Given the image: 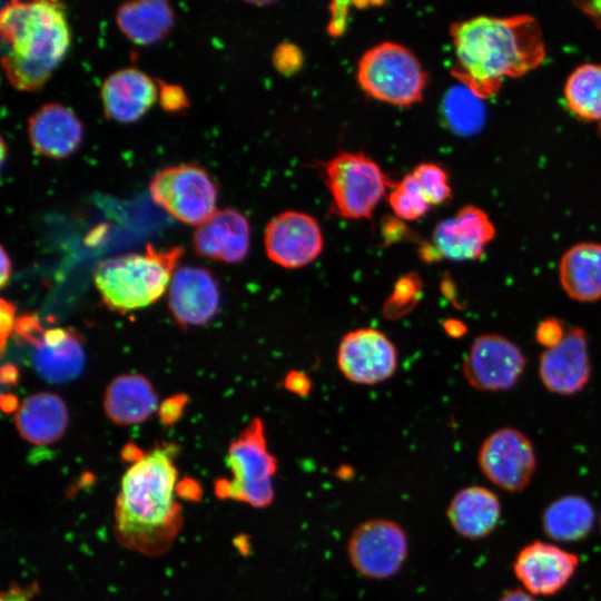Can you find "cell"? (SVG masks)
Masks as SVG:
<instances>
[{
	"instance_id": "6da1fadb",
	"label": "cell",
	"mask_w": 601,
	"mask_h": 601,
	"mask_svg": "<svg viewBox=\"0 0 601 601\" xmlns=\"http://www.w3.org/2000/svg\"><path fill=\"white\" fill-rule=\"evenodd\" d=\"M452 73L476 97L495 95L504 79L539 67L545 57L542 31L529 14L479 16L451 27Z\"/></svg>"
},
{
	"instance_id": "7a4b0ae2",
	"label": "cell",
	"mask_w": 601,
	"mask_h": 601,
	"mask_svg": "<svg viewBox=\"0 0 601 601\" xmlns=\"http://www.w3.org/2000/svg\"><path fill=\"white\" fill-rule=\"evenodd\" d=\"M176 454V445H160L126 470L115 506L116 536L126 548L156 556L176 539L183 523Z\"/></svg>"
},
{
	"instance_id": "3957f363",
	"label": "cell",
	"mask_w": 601,
	"mask_h": 601,
	"mask_svg": "<svg viewBox=\"0 0 601 601\" xmlns=\"http://www.w3.org/2000/svg\"><path fill=\"white\" fill-rule=\"evenodd\" d=\"M1 65L10 85L36 91L66 56L71 36L62 3L53 0L6 3L0 12Z\"/></svg>"
},
{
	"instance_id": "277c9868",
	"label": "cell",
	"mask_w": 601,
	"mask_h": 601,
	"mask_svg": "<svg viewBox=\"0 0 601 601\" xmlns=\"http://www.w3.org/2000/svg\"><path fill=\"white\" fill-rule=\"evenodd\" d=\"M181 255V247L158 249L148 244L144 254L100 262L93 273L95 285L112 311L126 313L148 306L165 293Z\"/></svg>"
},
{
	"instance_id": "5b68a950",
	"label": "cell",
	"mask_w": 601,
	"mask_h": 601,
	"mask_svg": "<svg viewBox=\"0 0 601 601\" xmlns=\"http://www.w3.org/2000/svg\"><path fill=\"white\" fill-rule=\"evenodd\" d=\"M227 465L230 477L217 479L215 494L255 509L268 508L275 499L274 477L278 461L269 451L264 424L255 417L229 444Z\"/></svg>"
},
{
	"instance_id": "8992f818",
	"label": "cell",
	"mask_w": 601,
	"mask_h": 601,
	"mask_svg": "<svg viewBox=\"0 0 601 601\" xmlns=\"http://www.w3.org/2000/svg\"><path fill=\"white\" fill-rule=\"evenodd\" d=\"M357 82L372 98L411 106L423 98L427 76L405 46L384 41L366 50L357 63Z\"/></svg>"
},
{
	"instance_id": "52a82bcc",
	"label": "cell",
	"mask_w": 601,
	"mask_h": 601,
	"mask_svg": "<svg viewBox=\"0 0 601 601\" xmlns=\"http://www.w3.org/2000/svg\"><path fill=\"white\" fill-rule=\"evenodd\" d=\"M334 211L344 218L371 217L391 185L382 168L362 152L344 151L325 164Z\"/></svg>"
},
{
	"instance_id": "ba28073f",
	"label": "cell",
	"mask_w": 601,
	"mask_h": 601,
	"mask_svg": "<svg viewBox=\"0 0 601 601\" xmlns=\"http://www.w3.org/2000/svg\"><path fill=\"white\" fill-rule=\"evenodd\" d=\"M149 191L155 204L188 225L199 226L217 211V187L196 164L162 168L152 177Z\"/></svg>"
},
{
	"instance_id": "9c48e42d",
	"label": "cell",
	"mask_w": 601,
	"mask_h": 601,
	"mask_svg": "<svg viewBox=\"0 0 601 601\" xmlns=\"http://www.w3.org/2000/svg\"><path fill=\"white\" fill-rule=\"evenodd\" d=\"M410 552L408 536L394 520L373 518L352 531L346 553L352 568L368 580H386L405 564Z\"/></svg>"
},
{
	"instance_id": "30bf717a",
	"label": "cell",
	"mask_w": 601,
	"mask_h": 601,
	"mask_svg": "<svg viewBox=\"0 0 601 601\" xmlns=\"http://www.w3.org/2000/svg\"><path fill=\"white\" fill-rule=\"evenodd\" d=\"M477 463L482 474L499 489L519 493L529 486L536 467L531 440L505 426L492 432L481 444Z\"/></svg>"
},
{
	"instance_id": "8fae6325",
	"label": "cell",
	"mask_w": 601,
	"mask_h": 601,
	"mask_svg": "<svg viewBox=\"0 0 601 601\" xmlns=\"http://www.w3.org/2000/svg\"><path fill=\"white\" fill-rule=\"evenodd\" d=\"M525 367L522 349L508 337L487 333L472 343L462 365V373L473 388L486 392L511 390Z\"/></svg>"
},
{
	"instance_id": "7c38bea8",
	"label": "cell",
	"mask_w": 601,
	"mask_h": 601,
	"mask_svg": "<svg viewBox=\"0 0 601 601\" xmlns=\"http://www.w3.org/2000/svg\"><path fill=\"white\" fill-rule=\"evenodd\" d=\"M337 364L348 381L373 385L394 374L397 366V351L381 331L358 328L348 332L342 338Z\"/></svg>"
},
{
	"instance_id": "4fadbf2b",
	"label": "cell",
	"mask_w": 601,
	"mask_h": 601,
	"mask_svg": "<svg viewBox=\"0 0 601 601\" xmlns=\"http://www.w3.org/2000/svg\"><path fill=\"white\" fill-rule=\"evenodd\" d=\"M264 244L272 262L285 268H299L319 256L323 234L314 217L287 210L268 221Z\"/></svg>"
},
{
	"instance_id": "5bb4252c",
	"label": "cell",
	"mask_w": 601,
	"mask_h": 601,
	"mask_svg": "<svg viewBox=\"0 0 601 601\" xmlns=\"http://www.w3.org/2000/svg\"><path fill=\"white\" fill-rule=\"evenodd\" d=\"M580 558L559 545L535 540L516 554L512 569L524 590L532 595H553L572 579Z\"/></svg>"
},
{
	"instance_id": "9a60e30c",
	"label": "cell",
	"mask_w": 601,
	"mask_h": 601,
	"mask_svg": "<svg viewBox=\"0 0 601 601\" xmlns=\"http://www.w3.org/2000/svg\"><path fill=\"white\" fill-rule=\"evenodd\" d=\"M591 364L587 333L579 326L566 331L563 341L545 349L539 361V376L551 393L573 395L588 384Z\"/></svg>"
},
{
	"instance_id": "2e32d148",
	"label": "cell",
	"mask_w": 601,
	"mask_h": 601,
	"mask_svg": "<svg viewBox=\"0 0 601 601\" xmlns=\"http://www.w3.org/2000/svg\"><path fill=\"white\" fill-rule=\"evenodd\" d=\"M494 236L495 227L489 215L476 206L467 205L435 226L432 246L439 258L474 260L483 255Z\"/></svg>"
},
{
	"instance_id": "e0dca14e",
	"label": "cell",
	"mask_w": 601,
	"mask_h": 601,
	"mask_svg": "<svg viewBox=\"0 0 601 601\" xmlns=\"http://www.w3.org/2000/svg\"><path fill=\"white\" fill-rule=\"evenodd\" d=\"M168 300L171 315L179 326L201 325L218 311L219 286L208 269L181 267L174 273Z\"/></svg>"
},
{
	"instance_id": "ac0fdd59",
	"label": "cell",
	"mask_w": 601,
	"mask_h": 601,
	"mask_svg": "<svg viewBox=\"0 0 601 601\" xmlns=\"http://www.w3.org/2000/svg\"><path fill=\"white\" fill-rule=\"evenodd\" d=\"M27 134L35 152L60 159L78 148L83 128L72 109L62 104L49 102L28 117Z\"/></svg>"
},
{
	"instance_id": "d6986e66",
	"label": "cell",
	"mask_w": 601,
	"mask_h": 601,
	"mask_svg": "<svg viewBox=\"0 0 601 601\" xmlns=\"http://www.w3.org/2000/svg\"><path fill=\"white\" fill-rule=\"evenodd\" d=\"M100 98L106 117L119 122H132L155 104L158 86L145 71L126 67L105 78Z\"/></svg>"
},
{
	"instance_id": "ffe728a7",
	"label": "cell",
	"mask_w": 601,
	"mask_h": 601,
	"mask_svg": "<svg viewBox=\"0 0 601 601\" xmlns=\"http://www.w3.org/2000/svg\"><path fill=\"white\" fill-rule=\"evenodd\" d=\"M32 346L33 367L50 383L75 380L85 367L83 341L72 328L43 329Z\"/></svg>"
},
{
	"instance_id": "44dd1931",
	"label": "cell",
	"mask_w": 601,
	"mask_h": 601,
	"mask_svg": "<svg viewBox=\"0 0 601 601\" xmlns=\"http://www.w3.org/2000/svg\"><path fill=\"white\" fill-rule=\"evenodd\" d=\"M249 234L248 220L242 213L229 208L217 210L197 226L194 247L200 256L237 263L248 253Z\"/></svg>"
},
{
	"instance_id": "7402d4cb",
	"label": "cell",
	"mask_w": 601,
	"mask_h": 601,
	"mask_svg": "<svg viewBox=\"0 0 601 601\" xmlns=\"http://www.w3.org/2000/svg\"><path fill=\"white\" fill-rule=\"evenodd\" d=\"M502 505L497 495L481 485L459 490L449 502L446 516L452 529L469 540L487 536L500 522Z\"/></svg>"
},
{
	"instance_id": "603a6c76",
	"label": "cell",
	"mask_w": 601,
	"mask_h": 601,
	"mask_svg": "<svg viewBox=\"0 0 601 601\" xmlns=\"http://www.w3.org/2000/svg\"><path fill=\"white\" fill-rule=\"evenodd\" d=\"M14 421L23 440L33 445H49L63 435L69 415L65 402L58 395L41 392L22 402Z\"/></svg>"
},
{
	"instance_id": "cb8c5ba5",
	"label": "cell",
	"mask_w": 601,
	"mask_h": 601,
	"mask_svg": "<svg viewBox=\"0 0 601 601\" xmlns=\"http://www.w3.org/2000/svg\"><path fill=\"white\" fill-rule=\"evenodd\" d=\"M157 403L151 383L138 374H125L114 378L104 400L108 418L118 425L145 422L156 411Z\"/></svg>"
},
{
	"instance_id": "d4e9b609",
	"label": "cell",
	"mask_w": 601,
	"mask_h": 601,
	"mask_svg": "<svg viewBox=\"0 0 601 601\" xmlns=\"http://www.w3.org/2000/svg\"><path fill=\"white\" fill-rule=\"evenodd\" d=\"M559 278L570 298L601 299V244L582 242L570 247L560 259Z\"/></svg>"
},
{
	"instance_id": "484cf974",
	"label": "cell",
	"mask_w": 601,
	"mask_h": 601,
	"mask_svg": "<svg viewBox=\"0 0 601 601\" xmlns=\"http://www.w3.org/2000/svg\"><path fill=\"white\" fill-rule=\"evenodd\" d=\"M175 14L165 0H131L116 11L121 32L137 45H150L165 37L174 26Z\"/></svg>"
},
{
	"instance_id": "4316f807",
	"label": "cell",
	"mask_w": 601,
	"mask_h": 601,
	"mask_svg": "<svg viewBox=\"0 0 601 601\" xmlns=\"http://www.w3.org/2000/svg\"><path fill=\"white\" fill-rule=\"evenodd\" d=\"M595 512L589 500L568 494L552 501L542 513L544 534L556 542H577L592 531Z\"/></svg>"
},
{
	"instance_id": "83f0119b",
	"label": "cell",
	"mask_w": 601,
	"mask_h": 601,
	"mask_svg": "<svg viewBox=\"0 0 601 601\" xmlns=\"http://www.w3.org/2000/svg\"><path fill=\"white\" fill-rule=\"evenodd\" d=\"M564 98L577 117L601 122V65L577 67L566 79Z\"/></svg>"
},
{
	"instance_id": "f1b7e54d",
	"label": "cell",
	"mask_w": 601,
	"mask_h": 601,
	"mask_svg": "<svg viewBox=\"0 0 601 601\" xmlns=\"http://www.w3.org/2000/svg\"><path fill=\"white\" fill-rule=\"evenodd\" d=\"M444 115L450 126L463 134L476 130L484 116L480 98L464 86L449 92L444 100Z\"/></svg>"
},
{
	"instance_id": "f546056e",
	"label": "cell",
	"mask_w": 601,
	"mask_h": 601,
	"mask_svg": "<svg viewBox=\"0 0 601 601\" xmlns=\"http://www.w3.org/2000/svg\"><path fill=\"white\" fill-rule=\"evenodd\" d=\"M388 203L394 214L405 220L421 218L432 206L412 173L394 185Z\"/></svg>"
},
{
	"instance_id": "4dcf8cb0",
	"label": "cell",
	"mask_w": 601,
	"mask_h": 601,
	"mask_svg": "<svg viewBox=\"0 0 601 601\" xmlns=\"http://www.w3.org/2000/svg\"><path fill=\"white\" fill-rule=\"evenodd\" d=\"M423 284L416 273H408L397 279L392 294L383 305V315L398 319L408 314L420 302Z\"/></svg>"
},
{
	"instance_id": "1f68e13d",
	"label": "cell",
	"mask_w": 601,
	"mask_h": 601,
	"mask_svg": "<svg viewBox=\"0 0 601 601\" xmlns=\"http://www.w3.org/2000/svg\"><path fill=\"white\" fill-rule=\"evenodd\" d=\"M412 175L416 178L431 205L442 204L451 197L449 176L437 164H420L413 169Z\"/></svg>"
},
{
	"instance_id": "d6a6232c",
	"label": "cell",
	"mask_w": 601,
	"mask_h": 601,
	"mask_svg": "<svg viewBox=\"0 0 601 601\" xmlns=\"http://www.w3.org/2000/svg\"><path fill=\"white\" fill-rule=\"evenodd\" d=\"M304 57L302 50L294 43L283 42L278 45L273 53L275 69L283 75H293L303 66Z\"/></svg>"
},
{
	"instance_id": "836d02e7",
	"label": "cell",
	"mask_w": 601,
	"mask_h": 601,
	"mask_svg": "<svg viewBox=\"0 0 601 601\" xmlns=\"http://www.w3.org/2000/svg\"><path fill=\"white\" fill-rule=\"evenodd\" d=\"M157 82L159 105L165 111L177 112L189 106L188 96L179 85L164 80H157Z\"/></svg>"
},
{
	"instance_id": "e575fe53",
	"label": "cell",
	"mask_w": 601,
	"mask_h": 601,
	"mask_svg": "<svg viewBox=\"0 0 601 601\" xmlns=\"http://www.w3.org/2000/svg\"><path fill=\"white\" fill-rule=\"evenodd\" d=\"M564 329L562 321L555 317H546L536 326L535 339L546 349L553 348L563 341L566 334Z\"/></svg>"
},
{
	"instance_id": "d590c367",
	"label": "cell",
	"mask_w": 601,
	"mask_h": 601,
	"mask_svg": "<svg viewBox=\"0 0 601 601\" xmlns=\"http://www.w3.org/2000/svg\"><path fill=\"white\" fill-rule=\"evenodd\" d=\"M188 397L185 394L174 395L160 404L159 416L165 426L174 424L181 415Z\"/></svg>"
},
{
	"instance_id": "8d00e7d4",
	"label": "cell",
	"mask_w": 601,
	"mask_h": 601,
	"mask_svg": "<svg viewBox=\"0 0 601 601\" xmlns=\"http://www.w3.org/2000/svg\"><path fill=\"white\" fill-rule=\"evenodd\" d=\"M348 4L346 1H334L329 4L331 20L327 26V31L331 36H341L347 23Z\"/></svg>"
},
{
	"instance_id": "74e56055",
	"label": "cell",
	"mask_w": 601,
	"mask_h": 601,
	"mask_svg": "<svg viewBox=\"0 0 601 601\" xmlns=\"http://www.w3.org/2000/svg\"><path fill=\"white\" fill-rule=\"evenodd\" d=\"M284 387L294 394L306 396L311 391L312 382L305 373L290 371L284 380Z\"/></svg>"
},
{
	"instance_id": "f35d334b",
	"label": "cell",
	"mask_w": 601,
	"mask_h": 601,
	"mask_svg": "<svg viewBox=\"0 0 601 601\" xmlns=\"http://www.w3.org/2000/svg\"><path fill=\"white\" fill-rule=\"evenodd\" d=\"M0 329H1V351L3 352L7 338L13 327L14 324V314H16V306L6 299H1V308H0Z\"/></svg>"
},
{
	"instance_id": "ab89813d",
	"label": "cell",
	"mask_w": 601,
	"mask_h": 601,
	"mask_svg": "<svg viewBox=\"0 0 601 601\" xmlns=\"http://www.w3.org/2000/svg\"><path fill=\"white\" fill-rule=\"evenodd\" d=\"M35 590V587H10L2 593L1 601H30Z\"/></svg>"
},
{
	"instance_id": "60d3db41",
	"label": "cell",
	"mask_w": 601,
	"mask_h": 601,
	"mask_svg": "<svg viewBox=\"0 0 601 601\" xmlns=\"http://www.w3.org/2000/svg\"><path fill=\"white\" fill-rule=\"evenodd\" d=\"M445 333L452 338H460L467 332V326L464 322L457 318H446L443 322Z\"/></svg>"
},
{
	"instance_id": "b9f144b4",
	"label": "cell",
	"mask_w": 601,
	"mask_h": 601,
	"mask_svg": "<svg viewBox=\"0 0 601 601\" xmlns=\"http://www.w3.org/2000/svg\"><path fill=\"white\" fill-rule=\"evenodd\" d=\"M499 601H539L534 595L526 592L524 589L506 590Z\"/></svg>"
},
{
	"instance_id": "7bdbcfd3",
	"label": "cell",
	"mask_w": 601,
	"mask_h": 601,
	"mask_svg": "<svg viewBox=\"0 0 601 601\" xmlns=\"http://www.w3.org/2000/svg\"><path fill=\"white\" fill-rule=\"evenodd\" d=\"M578 7L601 27V1L579 2Z\"/></svg>"
},
{
	"instance_id": "ee69618b",
	"label": "cell",
	"mask_w": 601,
	"mask_h": 601,
	"mask_svg": "<svg viewBox=\"0 0 601 601\" xmlns=\"http://www.w3.org/2000/svg\"><path fill=\"white\" fill-rule=\"evenodd\" d=\"M18 368L11 364L3 365L1 368V382L3 384L14 385L18 382Z\"/></svg>"
},
{
	"instance_id": "f6af8a7d",
	"label": "cell",
	"mask_w": 601,
	"mask_h": 601,
	"mask_svg": "<svg viewBox=\"0 0 601 601\" xmlns=\"http://www.w3.org/2000/svg\"><path fill=\"white\" fill-rule=\"evenodd\" d=\"M1 276L0 284L4 287L10 278L11 263L3 248H1Z\"/></svg>"
},
{
	"instance_id": "bcb514c9",
	"label": "cell",
	"mask_w": 601,
	"mask_h": 601,
	"mask_svg": "<svg viewBox=\"0 0 601 601\" xmlns=\"http://www.w3.org/2000/svg\"><path fill=\"white\" fill-rule=\"evenodd\" d=\"M2 410L7 413L18 410V400L11 394H3L1 397Z\"/></svg>"
},
{
	"instance_id": "7dc6e473",
	"label": "cell",
	"mask_w": 601,
	"mask_h": 601,
	"mask_svg": "<svg viewBox=\"0 0 601 601\" xmlns=\"http://www.w3.org/2000/svg\"><path fill=\"white\" fill-rule=\"evenodd\" d=\"M600 530H601V514H600Z\"/></svg>"
},
{
	"instance_id": "c3c4849f",
	"label": "cell",
	"mask_w": 601,
	"mask_h": 601,
	"mask_svg": "<svg viewBox=\"0 0 601 601\" xmlns=\"http://www.w3.org/2000/svg\"><path fill=\"white\" fill-rule=\"evenodd\" d=\"M600 131H601V122H600Z\"/></svg>"
}]
</instances>
